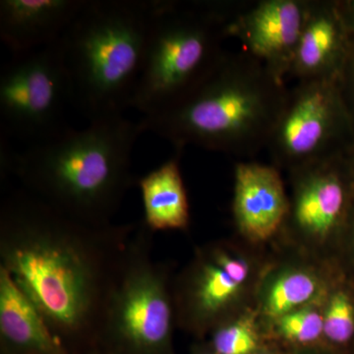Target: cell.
I'll use <instances>...</instances> for the list:
<instances>
[{
    "label": "cell",
    "instance_id": "20",
    "mask_svg": "<svg viewBox=\"0 0 354 354\" xmlns=\"http://www.w3.org/2000/svg\"><path fill=\"white\" fill-rule=\"evenodd\" d=\"M321 304L308 305L274 321V329L286 341L309 344L323 337V307Z\"/></svg>",
    "mask_w": 354,
    "mask_h": 354
},
{
    "label": "cell",
    "instance_id": "17",
    "mask_svg": "<svg viewBox=\"0 0 354 354\" xmlns=\"http://www.w3.org/2000/svg\"><path fill=\"white\" fill-rule=\"evenodd\" d=\"M328 293L322 279L312 270L285 267L272 272L261 290V312L274 322L308 305L325 301Z\"/></svg>",
    "mask_w": 354,
    "mask_h": 354
},
{
    "label": "cell",
    "instance_id": "26",
    "mask_svg": "<svg viewBox=\"0 0 354 354\" xmlns=\"http://www.w3.org/2000/svg\"><path fill=\"white\" fill-rule=\"evenodd\" d=\"M199 354H215V353H199Z\"/></svg>",
    "mask_w": 354,
    "mask_h": 354
},
{
    "label": "cell",
    "instance_id": "11",
    "mask_svg": "<svg viewBox=\"0 0 354 354\" xmlns=\"http://www.w3.org/2000/svg\"><path fill=\"white\" fill-rule=\"evenodd\" d=\"M346 169L344 155H339L291 172L293 192L286 223L312 241L334 234L348 209Z\"/></svg>",
    "mask_w": 354,
    "mask_h": 354
},
{
    "label": "cell",
    "instance_id": "25",
    "mask_svg": "<svg viewBox=\"0 0 354 354\" xmlns=\"http://www.w3.org/2000/svg\"><path fill=\"white\" fill-rule=\"evenodd\" d=\"M255 354H270V353H256Z\"/></svg>",
    "mask_w": 354,
    "mask_h": 354
},
{
    "label": "cell",
    "instance_id": "13",
    "mask_svg": "<svg viewBox=\"0 0 354 354\" xmlns=\"http://www.w3.org/2000/svg\"><path fill=\"white\" fill-rule=\"evenodd\" d=\"M87 0H1L0 38L12 57L62 38Z\"/></svg>",
    "mask_w": 354,
    "mask_h": 354
},
{
    "label": "cell",
    "instance_id": "9",
    "mask_svg": "<svg viewBox=\"0 0 354 354\" xmlns=\"http://www.w3.org/2000/svg\"><path fill=\"white\" fill-rule=\"evenodd\" d=\"M252 274L250 261L225 244L200 249L174 281L176 323L202 334L230 320Z\"/></svg>",
    "mask_w": 354,
    "mask_h": 354
},
{
    "label": "cell",
    "instance_id": "1",
    "mask_svg": "<svg viewBox=\"0 0 354 354\" xmlns=\"http://www.w3.org/2000/svg\"><path fill=\"white\" fill-rule=\"evenodd\" d=\"M138 225H88L24 188L2 201L0 268L70 353L99 346L109 297Z\"/></svg>",
    "mask_w": 354,
    "mask_h": 354
},
{
    "label": "cell",
    "instance_id": "6",
    "mask_svg": "<svg viewBox=\"0 0 354 354\" xmlns=\"http://www.w3.org/2000/svg\"><path fill=\"white\" fill-rule=\"evenodd\" d=\"M153 234L139 221L109 297L97 346L122 354H174V279L169 266L153 258Z\"/></svg>",
    "mask_w": 354,
    "mask_h": 354
},
{
    "label": "cell",
    "instance_id": "19",
    "mask_svg": "<svg viewBox=\"0 0 354 354\" xmlns=\"http://www.w3.org/2000/svg\"><path fill=\"white\" fill-rule=\"evenodd\" d=\"M323 306V337L344 344L354 337V300L344 288L333 290Z\"/></svg>",
    "mask_w": 354,
    "mask_h": 354
},
{
    "label": "cell",
    "instance_id": "23",
    "mask_svg": "<svg viewBox=\"0 0 354 354\" xmlns=\"http://www.w3.org/2000/svg\"><path fill=\"white\" fill-rule=\"evenodd\" d=\"M90 354H122L116 353V351H111V349L102 348V346H97L92 351H90Z\"/></svg>",
    "mask_w": 354,
    "mask_h": 354
},
{
    "label": "cell",
    "instance_id": "24",
    "mask_svg": "<svg viewBox=\"0 0 354 354\" xmlns=\"http://www.w3.org/2000/svg\"><path fill=\"white\" fill-rule=\"evenodd\" d=\"M299 354H317L314 353H299Z\"/></svg>",
    "mask_w": 354,
    "mask_h": 354
},
{
    "label": "cell",
    "instance_id": "15",
    "mask_svg": "<svg viewBox=\"0 0 354 354\" xmlns=\"http://www.w3.org/2000/svg\"><path fill=\"white\" fill-rule=\"evenodd\" d=\"M0 342L4 354H71L37 307L0 268Z\"/></svg>",
    "mask_w": 354,
    "mask_h": 354
},
{
    "label": "cell",
    "instance_id": "14",
    "mask_svg": "<svg viewBox=\"0 0 354 354\" xmlns=\"http://www.w3.org/2000/svg\"><path fill=\"white\" fill-rule=\"evenodd\" d=\"M348 44L349 32L339 16L337 1L310 0L308 15L288 77L297 82L335 78Z\"/></svg>",
    "mask_w": 354,
    "mask_h": 354
},
{
    "label": "cell",
    "instance_id": "12",
    "mask_svg": "<svg viewBox=\"0 0 354 354\" xmlns=\"http://www.w3.org/2000/svg\"><path fill=\"white\" fill-rule=\"evenodd\" d=\"M290 200L278 167L237 162L232 212L239 232L249 241H268L288 220Z\"/></svg>",
    "mask_w": 354,
    "mask_h": 354
},
{
    "label": "cell",
    "instance_id": "4",
    "mask_svg": "<svg viewBox=\"0 0 354 354\" xmlns=\"http://www.w3.org/2000/svg\"><path fill=\"white\" fill-rule=\"evenodd\" d=\"M153 4L155 0H87L60 38L73 106L88 122L131 109Z\"/></svg>",
    "mask_w": 354,
    "mask_h": 354
},
{
    "label": "cell",
    "instance_id": "22",
    "mask_svg": "<svg viewBox=\"0 0 354 354\" xmlns=\"http://www.w3.org/2000/svg\"><path fill=\"white\" fill-rule=\"evenodd\" d=\"M337 10L349 34H354V1H337Z\"/></svg>",
    "mask_w": 354,
    "mask_h": 354
},
{
    "label": "cell",
    "instance_id": "18",
    "mask_svg": "<svg viewBox=\"0 0 354 354\" xmlns=\"http://www.w3.org/2000/svg\"><path fill=\"white\" fill-rule=\"evenodd\" d=\"M260 337L252 315L239 316L214 330L212 346L215 354H255Z\"/></svg>",
    "mask_w": 354,
    "mask_h": 354
},
{
    "label": "cell",
    "instance_id": "10",
    "mask_svg": "<svg viewBox=\"0 0 354 354\" xmlns=\"http://www.w3.org/2000/svg\"><path fill=\"white\" fill-rule=\"evenodd\" d=\"M310 0H260L250 2L228 26L230 37L242 50L286 82L290 75Z\"/></svg>",
    "mask_w": 354,
    "mask_h": 354
},
{
    "label": "cell",
    "instance_id": "8",
    "mask_svg": "<svg viewBox=\"0 0 354 354\" xmlns=\"http://www.w3.org/2000/svg\"><path fill=\"white\" fill-rule=\"evenodd\" d=\"M353 127L337 77L299 81L288 90L267 149L274 167L291 174L344 155V143L353 136Z\"/></svg>",
    "mask_w": 354,
    "mask_h": 354
},
{
    "label": "cell",
    "instance_id": "5",
    "mask_svg": "<svg viewBox=\"0 0 354 354\" xmlns=\"http://www.w3.org/2000/svg\"><path fill=\"white\" fill-rule=\"evenodd\" d=\"M248 3L155 0L131 109L141 118L157 115L204 82L227 55L230 23Z\"/></svg>",
    "mask_w": 354,
    "mask_h": 354
},
{
    "label": "cell",
    "instance_id": "3",
    "mask_svg": "<svg viewBox=\"0 0 354 354\" xmlns=\"http://www.w3.org/2000/svg\"><path fill=\"white\" fill-rule=\"evenodd\" d=\"M286 82L246 51L227 53L204 82L171 109L141 118L174 149L196 146L251 158L267 148L285 108Z\"/></svg>",
    "mask_w": 354,
    "mask_h": 354
},
{
    "label": "cell",
    "instance_id": "21",
    "mask_svg": "<svg viewBox=\"0 0 354 354\" xmlns=\"http://www.w3.org/2000/svg\"><path fill=\"white\" fill-rule=\"evenodd\" d=\"M339 92L349 114L354 113V34H349L348 53L337 75Z\"/></svg>",
    "mask_w": 354,
    "mask_h": 354
},
{
    "label": "cell",
    "instance_id": "2",
    "mask_svg": "<svg viewBox=\"0 0 354 354\" xmlns=\"http://www.w3.org/2000/svg\"><path fill=\"white\" fill-rule=\"evenodd\" d=\"M145 133L141 120L124 114L62 132L21 153L1 144V169L23 188L65 215L93 225H106L125 194L137 183L132 153Z\"/></svg>",
    "mask_w": 354,
    "mask_h": 354
},
{
    "label": "cell",
    "instance_id": "16",
    "mask_svg": "<svg viewBox=\"0 0 354 354\" xmlns=\"http://www.w3.org/2000/svg\"><path fill=\"white\" fill-rule=\"evenodd\" d=\"M184 149L137 179L143 202V223L151 232L186 230L190 223L187 191L180 169Z\"/></svg>",
    "mask_w": 354,
    "mask_h": 354
},
{
    "label": "cell",
    "instance_id": "7",
    "mask_svg": "<svg viewBox=\"0 0 354 354\" xmlns=\"http://www.w3.org/2000/svg\"><path fill=\"white\" fill-rule=\"evenodd\" d=\"M59 39L12 57L2 68L0 118L4 136L25 140L30 145L68 127L65 111L73 104V95Z\"/></svg>",
    "mask_w": 354,
    "mask_h": 354
}]
</instances>
